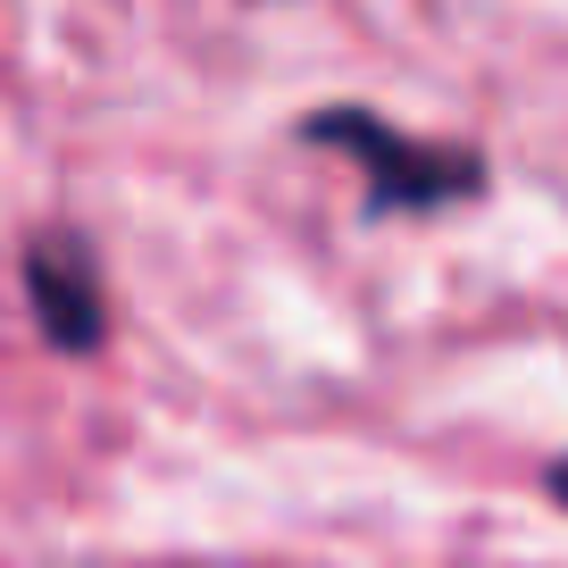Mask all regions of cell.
I'll return each mask as SVG.
<instances>
[{
	"label": "cell",
	"mask_w": 568,
	"mask_h": 568,
	"mask_svg": "<svg viewBox=\"0 0 568 568\" xmlns=\"http://www.w3.org/2000/svg\"><path fill=\"white\" fill-rule=\"evenodd\" d=\"M544 494H551V501L568 510V460H551V468H544Z\"/></svg>",
	"instance_id": "3"
},
{
	"label": "cell",
	"mask_w": 568,
	"mask_h": 568,
	"mask_svg": "<svg viewBox=\"0 0 568 568\" xmlns=\"http://www.w3.org/2000/svg\"><path fill=\"white\" fill-rule=\"evenodd\" d=\"M18 276H26V310H34L42 343H51L59 359H92V352L109 343L101 251H92L75 226H42V234H26Z\"/></svg>",
	"instance_id": "2"
},
{
	"label": "cell",
	"mask_w": 568,
	"mask_h": 568,
	"mask_svg": "<svg viewBox=\"0 0 568 568\" xmlns=\"http://www.w3.org/2000/svg\"><path fill=\"white\" fill-rule=\"evenodd\" d=\"M302 142L352 151L359 176H368V217H426L485 193V160L468 142H418L402 125H385L376 109H310Z\"/></svg>",
	"instance_id": "1"
}]
</instances>
